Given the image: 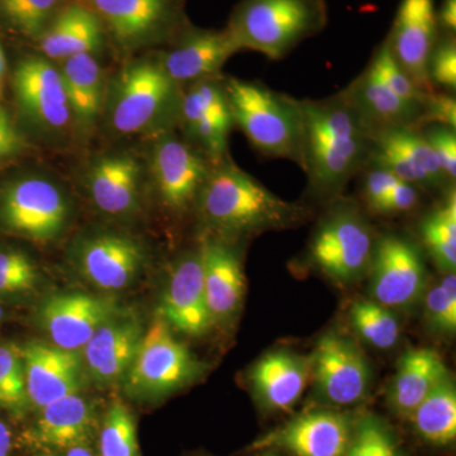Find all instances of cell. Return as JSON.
I'll list each match as a JSON object with an SVG mask.
<instances>
[{
    "label": "cell",
    "mask_w": 456,
    "mask_h": 456,
    "mask_svg": "<svg viewBox=\"0 0 456 456\" xmlns=\"http://www.w3.org/2000/svg\"><path fill=\"white\" fill-rule=\"evenodd\" d=\"M369 66L398 97L403 99L411 106L422 110L426 97L425 93L413 83L406 71L397 64L386 40L375 49Z\"/></svg>",
    "instance_id": "39"
},
{
    "label": "cell",
    "mask_w": 456,
    "mask_h": 456,
    "mask_svg": "<svg viewBox=\"0 0 456 456\" xmlns=\"http://www.w3.org/2000/svg\"><path fill=\"white\" fill-rule=\"evenodd\" d=\"M182 88L164 73L158 55L127 62L107 83L102 118L116 136H151L176 130Z\"/></svg>",
    "instance_id": "3"
},
{
    "label": "cell",
    "mask_w": 456,
    "mask_h": 456,
    "mask_svg": "<svg viewBox=\"0 0 456 456\" xmlns=\"http://www.w3.org/2000/svg\"><path fill=\"white\" fill-rule=\"evenodd\" d=\"M12 448V432L4 422L0 421V456H8Z\"/></svg>",
    "instance_id": "49"
},
{
    "label": "cell",
    "mask_w": 456,
    "mask_h": 456,
    "mask_svg": "<svg viewBox=\"0 0 456 456\" xmlns=\"http://www.w3.org/2000/svg\"><path fill=\"white\" fill-rule=\"evenodd\" d=\"M233 126L259 154L302 167L303 121L299 99L261 82L224 77Z\"/></svg>",
    "instance_id": "5"
},
{
    "label": "cell",
    "mask_w": 456,
    "mask_h": 456,
    "mask_svg": "<svg viewBox=\"0 0 456 456\" xmlns=\"http://www.w3.org/2000/svg\"><path fill=\"white\" fill-rule=\"evenodd\" d=\"M197 211L206 236L226 242L297 226L308 216L305 207L275 196L230 156L213 165Z\"/></svg>",
    "instance_id": "2"
},
{
    "label": "cell",
    "mask_w": 456,
    "mask_h": 456,
    "mask_svg": "<svg viewBox=\"0 0 456 456\" xmlns=\"http://www.w3.org/2000/svg\"><path fill=\"white\" fill-rule=\"evenodd\" d=\"M3 318H4V310H3L2 305H0V323H2Z\"/></svg>",
    "instance_id": "52"
},
{
    "label": "cell",
    "mask_w": 456,
    "mask_h": 456,
    "mask_svg": "<svg viewBox=\"0 0 456 456\" xmlns=\"http://www.w3.org/2000/svg\"><path fill=\"white\" fill-rule=\"evenodd\" d=\"M350 320L360 338L371 346L388 350L397 344L401 325L391 308L375 301L360 299L351 307Z\"/></svg>",
    "instance_id": "35"
},
{
    "label": "cell",
    "mask_w": 456,
    "mask_h": 456,
    "mask_svg": "<svg viewBox=\"0 0 456 456\" xmlns=\"http://www.w3.org/2000/svg\"><path fill=\"white\" fill-rule=\"evenodd\" d=\"M449 369L436 350L417 347L407 350L398 362L389 402L399 415L411 416L440 383L450 377Z\"/></svg>",
    "instance_id": "30"
},
{
    "label": "cell",
    "mask_w": 456,
    "mask_h": 456,
    "mask_svg": "<svg viewBox=\"0 0 456 456\" xmlns=\"http://www.w3.org/2000/svg\"><path fill=\"white\" fill-rule=\"evenodd\" d=\"M107 41L97 14L80 0H70L53 17L36 45L40 55L57 64L82 53L97 55Z\"/></svg>",
    "instance_id": "25"
},
{
    "label": "cell",
    "mask_w": 456,
    "mask_h": 456,
    "mask_svg": "<svg viewBox=\"0 0 456 456\" xmlns=\"http://www.w3.org/2000/svg\"><path fill=\"white\" fill-rule=\"evenodd\" d=\"M439 33L455 35L456 32V0H443L436 9Z\"/></svg>",
    "instance_id": "48"
},
{
    "label": "cell",
    "mask_w": 456,
    "mask_h": 456,
    "mask_svg": "<svg viewBox=\"0 0 456 456\" xmlns=\"http://www.w3.org/2000/svg\"><path fill=\"white\" fill-rule=\"evenodd\" d=\"M422 136L436 155L443 173L450 183L456 178V128L448 126L428 125L422 127Z\"/></svg>",
    "instance_id": "43"
},
{
    "label": "cell",
    "mask_w": 456,
    "mask_h": 456,
    "mask_svg": "<svg viewBox=\"0 0 456 456\" xmlns=\"http://www.w3.org/2000/svg\"><path fill=\"white\" fill-rule=\"evenodd\" d=\"M26 139L7 107L0 103V161L25 150Z\"/></svg>",
    "instance_id": "47"
},
{
    "label": "cell",
    "mask_w": 456,
    "mask_h": 456,
    "mask_svg": "<svg viewBox=\"0 0 456 456\" xmlns=\"http://www.w3.org/2000/svg\"><path fill=\"white\" fill-rule=\"evenodd\" d=\"M237 50L226 29L200 28L188 23L156 53L164 73L180 88L221 77V70Z\"/></svg>",
    "instance_id": "15"
},
{
    "label": "cell",
    "mask_w": 456,
    "mask_h": 456,
    "mask_svg": "<svg viewBox=\"0 0 456 456\" xmlns=\"http://www.w3.org/2000/svg\"><path fill=\"white\" fill-rule=\"evenodd\" d=\"M93 428L92 404L77 393L41 408L28 437L41 448L69 450L86 445Z\"/></svg>",
    "instance_id": "29"
},
{
    "label": "cell",
    "mask_w": 456,
    "mask_h": 456,
    "mask_svg": "<svg viewBox=\"0 0 456 456\" xmlns=\"http://www.w3.org/2000/svg\"><path fill=\"white\" fill-rule=\"evenodd\" d=\"M143 332L136 318L123 317V314L102 326L83 347L86 373L102 386L122 382L134 362Z\"/></svg>",
    "instance_id": "23"
},
{
    "label": "cell",
    "mask_w": 456,
    "mask_h": 456,
    "mask_svg": "<svg viewBox=\"0 0 456 456\" xmlns=\"http://www.w3.org/2000/svg\"><path fill=\"white\" fill-rule=\"evenodd\" d=\"M70 104L75 130L89 134L101 121L107 82L97 55L82 53L57 62Z\"/></svg>",
    "instance_id": "28"
},
{
    "label": "cell",
    "mask_w": 456,
    "mask_h": 456,
    "mask_svg": "<svg viewBox=\"0 0 456 456\" xmlns=\"http://www.w3.org/2000/svg\"><path fill=\"white\" fill-rule=\"evenodd\" d=\"M428 125L448 126V127L456 128L454 94L436 92V90L426 94L421 118H419V128Z\"/></svg>",
    "instance_id": "45"
},
{
    "label": "cell",
    "mask_w": 456,
    "mask_h": 456,
    "mask_svg": "<svg viewBox=\"0 0 456 456\" xmlns=\"http://www.w3.org/2000/svg\"><path fill=\"white\" fill-rule=\"evenodd\" d=\"M203 369L202 362L173 335L167 321L158 317L143 332L122 382L131 397L158 399L193 383Z\"/></svg>",
    "instance_id": "7"
},
{
    "label": "cell",
    "mask_w": 456,
    "mask_h": 456,
    "mask_svg": "<svg viewBox=\"0 0 456 456\" xmlns=\"http://www.w3.org/2000/svg\"><path fill=\"white\" fill-rule=\"evenodd\" d=\"M314 378L321 395L338 406H349L367 395L370 370L362 351L340 335L327 334L314 353Z\"/></svg>",
    "instance_id": "19"
},
{
    "label": "cell",
    "mask_w": 456,
    "mask_h": 456,
    "mask_svg": "<svg viewBox=\"0 0 456 456\" xmlns=\"http://www.w3.org/2000/svg\"><path fill=\"white\" fill-rule=\"evenodd\" d=\"M176 130L152 136L146 159L147 180L161 204L174 215L197 208L213 165Z\"/></svg>",
    "instance_id": "10"
},
{
    "label": "cell",
    "mask_w": 456,
    "mask_h": 456,
    "mask_svg": "<svg viewBox=\"0 0 456 456\" xmlns=\"http://www.w3.org/2000/svg\"><path fill=\"white\" fill-rule=\"evenodd\" d=\"M66 456H94L92 454L90 450L86 449V446H77V448H71L66 452Z\"/></svg>",
    "instance_id": "51"
},
{
    "label": "cell",
    "mask_w": 456,
    "mask_h": 456,
    "mask_svg": "<svg viewBox=\"0 0 456 456\" xmlns=\"http://www.w3.org/2000/svg\"><path fill=\"white\" fill-rule=\"evenodd\" d=\"M362 173H364L362 185V200H364L369 212H371L401 179L395 176L391 170L371 163H368L367 167L362 169Z\"/></svg>",
    "instance_id": "44"
},
{
    "label": "cell",
    "mask_w": 456,
    "mask_h": 456,
    "mask_svg": "<svg viewBox=\"0 0 456 456\" xmlns=\"http://www.w3.org/2000/svg\"><path fill=\"white\" fill-rule=\"evenodd\" d=\"M146 164L132 152L95 156L86 170V188L95 208L110 217H127L139 211Z\"/></svg>",
    "instance_id": "17"
},
{
    "label": "cell",
    "mask_w": 456,
    "mask_h": 456,
    "mask_svg": "<svg viewBox=\"0 0 456 456\" xmlns=\"http://www.w3.org/2000/svg\"><path fill=\"white\" fill-rule=\"evenodd\" d=\"M203 285L213 322H224L237 314L245 296L241 260L231 242L204 236L200 242Z\"/></svg>",
    "instance_id": "24"
},
{
    "label": "cell",
    "mask_w": 456,
    "mask_h": 456,
    "mask_svg": "<svg viewBox=\"0 0 456 456\" xmlns=\"http://www.w3.org/2000/svg\"><path fill=\"white\" fill-rule=\"evenodd\" d=\"M345 456H398L391 435L373 419L360 426Z\"/></svg>",
    "instance_id": "42"
},
{
    "label": "cell",
    "mask_w": 456,
    "mask_h": 456,
    "mask_svg": "<svg viewBox=\"0 0 456 456\" xmlns=\"http://www.w3.org/2000/svg\"><path fill=\"white\" fill-rule=\"evenodd\" d=\"M370 269L374 301L386 307H410L424 292V260L406 237L388 233L375 240Z\"/></svg>",
    "instance_id": "13"
},
{
    "label": "cell",
    "mask_w": 456,
    "mask_h": 456,
    "mask_svg": "<svg viewBox=\"0 0 456 456\" xmlns=\"http://www.w3.org/2000/svg\"><path fill=\"white\" fill-rule=\"evenodd\" d=\"M344 90L371 134L392 128H419L421 108L411 106L398 97L370 66Z\"/></svg>",
    "instance_id": "26"
},
{
    "label": "cell",
    "mask_w": 456,
    "mask_h": 456,
    "mask_svg": "<svg viewBox=\"0 0 456 456\" xmlns=\"http://www.w3.org/2000/svg\"><path fill=\"white\" fill-rule=\"evenodd\" d=\"M268 456H275V455H268Z\"/></svg>",
    "instance_id": "53"
},
{
    "label": "cell",
    "mask_w": 456,
    "mask_h": 456,
    "mask_svg": "<svg viewBox=\"0 0 456 456\" xmlns=\"http://www.w3.org/2000/svg\"><path fill=\"white\" fill-rule=\"evenodd\" d=\"M443 202L419 224L422 242L435 263L448 273L456 266V193L449 188Z\"/></svg>",
    "instance_id": "33"
},
{
    "label": "cell",
    "mask_w": 456,
    "mask_h": 456,
    "mask_svg": "<svg viewBox=\"0 0 456 456\" xmlns=\"http://www.w3.org/2000/svg\"><path fill=\"white\" fill-rule=\"evenodd\" d=\"M212 164L228 154L233 128L224 77H211L182 88L176 130Z\"/></svg>",
    "instance_id": "12"
},
{
    "label": "cell",
    "mask_w": 456,
    "mask_h": 456,
    "mask_svg": "<svg viewBox=\"0 0 456 456\" xmlns=\"http://www.w3.org/2000/svg\"><path fill=\"white\" fill-rule=\"evenodd\" d=\"M70 0H0V27L25 41L37 42Z\"/></svg>",
    "instance_id": "34"
},
{
    "label": "cell",
    "mask_w": 456,
    "mask_h": 456,
    "mask_svg": "<svg viewBox=\"0 0 456 456\" xmlns=\"http://www.w3.org/2000/svg\"><path fill=\"white\" fill-rule=\"evenodd\" d=\"M349 445L346 417L332 411H314L270 432L255 448L284 449L296 456H345Z\"/></svg>",
    "instance_id": "21"
},
{
    "label": "cell",
    "mask_w": 456,
    "mask_h": 456,
    "mask_svg": "<svg viewBox=\"0 0 456 456\" xmlns=\"http://www.w3.org/2000/svg\"><path fill=\"white\" fill-rule=\"evenodd\" d=\"M40 281V272L28 255L18 250H0V296H25Z\"/></svg>",
    "instance_id": "38"
},
{
    "label": "cell",
    "mask_w": 456,
    "mask_h": 456,
    "mask_svg": "<svg viewBox=\"0 0 456 456\" xmlns=\"http://www.w3.org/2000/svg\"><path fill=\"white\" fill-rule=\"evenodd\" d=\"M113 298L83 292L56 293L45 299L37 318L51 342L60 349L77 351L110 320L119 316Z\"/></svg>",
    "instance_id": "14"
},
{
    "label": "cell",
    "mask_w": 456,
    "mask_h": 456,
    "mask_svg": "<svg viewBox=\"0 0 456 456\" xmlns=\"http://www.w3.org/2000/svg\"><path fill=\"white\" fill-rule=\"evenodd\" d=\"M327 22L326 0H240L224 29L237 53L255 51L279 61Z\"/></svg>",
    "instance_id": "4"
},
{
    "label": "cell",
    "mask_w": 456,
    "mask_h": 456,
    "mask_svg": "<svg viewBox=\"0 0 456 456\" xmlns=\"http://www.w3.org/2000/svg\"><path fill=\"white\" fill-rule=\"evenodd\" d=\"M29 404L46 407L82 391L84 369L77 351L60 349L53 344L29 341L22 346Z\"/></svg>",
    "instance_id": "20"
},
{
    "label": "cell",
    "mask_w": 456,
    "mask_h": 456,
    "mask_svg": "<svg viewBox=\"0 0 456 456\" xmlns=\"http://www.w3.org/2000/svg\"><path fill=\"white\" fill-rule=\"evenodd\" d=\"M47 456H53V455H47Z\"/></svg>",
    "instance_id": "54"
},
{
    "label": "cell",
    "mask_w": 456,
    "mask_h": 456,
    "mask_svg": "<svg viewBox=\"0 0 456 456\" xmlns=\"http://www.w3.org/2000/svg\"><path fill=\"white\" fill-rule=\"evenodd\" d=\"M308 245V261L338 283H353L370 269L375 237L351 200H335Z\"/></svg>",
    "instance_id": "6"
},
{
    "label": "cell",
    "mask_w": 456,
    "mask_h": 456,
    "mask_svg": "<svg viewBox=\"0 0 456 456\" xmlns=\"http://www.w3.org/2000/svg\"><path fill=\"white\" fill-rule=\"evenodd\" d=\"M18 110L41 137L55 140L74 130L75 123L56 62L38 53L20 59L12 75Z\"/></svg>",
    "instance_id": "11"
},
{
    "label": "cell",
    "mask_w": 456,
    "mask_h": 456,
    "mask_svg": "<svg viewBox=\"0 0 456 456\" xmlns=\"http://www.w3.org/2000/svg\"><path fill=\"white\" fill-rule=\"evenodd\" d=\"M426 317L432 329L443 334L456 330V275L449 273L443 281L426 296Z\"/></svg>",
    "instance_id": "40"
},
{
    "label": "cell",
    "mask_w": 456,
    "mask_h": 456,
    "mask_svg": "<svg viewBox=\"0 0 456 456\" xmlns=\"http://www.w3.org/2000/svg\"><path fill=\"white\" fill-rule=\"evenodd\" d=\"M428 77L435 89L443 88L454 94L456 90L455 35L439 33L428 59Z\"/></svg>",
    "instance_id": "41"
},
{
    "label": "cell",
    "mask_w": 456,
    "mask_h": 456,
    "mask_svg": "<svg viewBox=\"0 0 456 456\" xmlns=\"http://www.w3.org/2000/svg\"><path fill=\"white\" fill-rule=\"evenodd\" d=\"M8 64L7 57H5L4 49L0 44V103L4 98L5 83H7Z\"/></svg>",
    "instance_id": "50"
},
{
    "label": "cell",
    "mask_w": 456,
    "mask_h": 456,
    "mask_svg": "<svg viewBox=\"0 0 456 456\" xmlns=\"http://www.w3.org/2000/svg\"><path fill=\"white\" fill-rule=\"evenodd\" d=\"M419 191L421 189L415 185L399 180L395 188L375 206L371 213L392 216L413 211L419 203Z\"/></svg>",
    "instance_id": "46"
},
{
    "label": "cell",
    "mask_w": 456,
    "mask_h": 456,
    "mask_svg": "<svg viewBox=\"0 0 456 456\" xmlns=\"http://www.w3.org/2000/svg\"><path fill=\"white\" fill-rule=\"evenodd\" d=\"M308 375L307 360L289 351H274L254 365L250 382L263 406L288 411L301 399Z\"/></svg>",
    "instance_id": "27"
},
{
    "label": "cell",
    "mask_w": 456,
    "mask_h": 456,
    "mask_svg": "<svg viewBox=\"0 0 456 456\" xmlns=\"http://www.w3.org/2000/svg\"><path fill=\"white\" fill-rule=\"evenodd\" d=\"M92 9L117 49L130 53L169 44L189 20L185 0H80Z\"/></svg>",
    "instance_id": "9"
},
{
    "label": "cell",
    "mask_w": 456,
    "mask_h": 456,
    "mask_svg": "<svg viewBox=\"0 0 456 456\" xmlns=\"http://www.w3.org/2000/svg\"><path fill=\"white\" fill-rule=\"evenodd\" d=\"M99 456H139L136 424L122 402H113L108 410L99 435Z\"/></svg>",
    "instance_id": "37"
},
{
    "label": "cell",
    "mask_w": 456,
    "mask_h": 456,
    "mask_svg": "<svg viewBox=\"0 0 456 456\" xmlns=\"http://www.w3.org/2000/svg\"><path fill=\"white\" fill-rule=\"evenodd\" d=\"M29 404L22 346L0 344V410L14 416L25 415Z\"/></svg>",
    "instance_id": "36"
},
{
    "label": "cell",
    "mask_w": 456,
    "mask_h": 456,
    "mask_svg": "<svg viewBox=\"0 0 456 456\" xmlns=\"http://www.w3.org/2000/svg\"><path fill=\"white\" fill-rule=\"evenodd\" d=\"M439 36L435 0H402L386 38L397 64L425 94L435 92L428 80V59Z\"/></svg>",
    "instance_id": "18"
},
{
    "label": "cell",
    "mask_w": 456,
    "mask_h": 456,
    "mask_svg": "<svg viewBox=\"0 0 456 456\" xmlns=\"http://www.w3.org/2000/svg\"><path fill=\"white\" fill-rule=\"evenodd\" d=\"M160 310L167 325L191 338L206 335L215 325L204 294L200 246L171 273Z\"/></svg>",
    "instance_id": "22"
},
{
    "label": "cell",
    "mask_w": 456,
    "mask_h": 456,
    "mask_svg": "<svg viewBox=\"0 0 456 456\" xmlns=\"http://www.w3.org/2000/svg\"><path fill=\"white\" fill-rule=\"evenodd\" d=\"M374 145L386 147L401 156L412 170L416 187L421 191H444L454 187L441 170L436 155L422 136L419 128L402 127L375 132Z\"/></svg>",
    "instance_id": "31"
},
{
    "label": "cell",
    "mask_w": 456,
    "mask_h": 456,
    "mask_svg": "<svg viewBox=\"0 0 456 456\" xmlns=\"http://www.w3.org/2000/svg\"><path fill=\"white\" fill-rule=\"evenodd\" d=\"M70 213L64 189L42 174L13 180L0 191V226L38 244L59 239Z\"/></svg>",
    "instance_id": "8"
},
{
    "label": "cell",
    "mask_w": 456,
    "mask_h": 456,
    "mask_svg": "<svg viewBox=\"0 0 456 456\" xmlns=\"http://www.w3.org/2000/svg\"><path fill=\"white\" fill-rule=\"evenodd\" d=\"M303 121L302 167L308 193L318 200L340 198L368 165L371 134L345 90L329 98L299 99Z\"/></svg>",
    "instance_id": "1"
},
{
    "label": "cell",
    "mask_w": 456,
    "mask_h": 456,
    "mask_svg": "<svg viewBox=\"0 0 456 456\" xmlns=\"http://www.w3.org/2000/svg\"><path fill=\"white\" fill-rule=\"evenodd\" d=\"M75 263L84 278L103 290L130 287L142 272L146 251L139 240L118 232H98L75 248Z\"/></svg>",
    "instance_id": "16"
},
{
    "label": "cell",
    "mask_w": 456,
    "mask_h": 456,
    "mask_svg": "<svg viewBox=\"0 0 456 456\" xmlns=\"http://www.w3.org/2000/svg\"><path fill=\"white\" fill-rule=\"evenodd\" d=\"M411 419L419 436L428 443L449 445L456 439V391L452 375L419 404Z\"/></svg>",
    "instance_id": "32"
}]
</instances>
